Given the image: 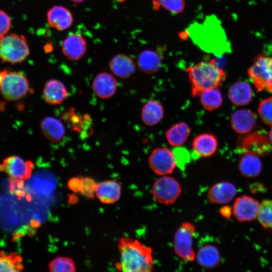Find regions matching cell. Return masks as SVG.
I'll list each match as a JSON object with an SVG mask.
<instances>
[{"label":"cell","instance_id":"6da1fadb","mask_svg":"<svg viewBox=\"0 0 272 272\" xmlns=\"http://www.w3.org/2000/svg\"><path fill=\"white\" fill-rule=\"evenodd\" d=\"M120 257L116 267L126 272H151L154 269V258L151 247L128 237L118 240Z\"/></svg>","mask_w":272,"mask_h":272},{"label":"cell","instance_id":"7a4b0ae2","mask_svg":"<svg viewBox=\"0 0 272 272\" xmlns=\"http://www.w3.org/2000/svg\"><path fill=\"white\" fill-rule=\"evenodd\" d=\"M187 34L205 51L220 55L227 50L224 30L214 16H207L201 23L191 24L187 29Z\"/></svg>","mask_w":272,"mask_h":272},{"label":"cell","instance_id":"3957f363","mask_svg":"<svg viewBox=\"0 0 272 272\" xmlns=\"http://www.w3.org/2000/svg\"><path fill=\"white\" fill-rule=\"evenodd\" d=\"M191 85V95L198 97L204 90L219 89L226 79L224 71L215 61H200L186 70Z\"/></svg>","mask_w":272,"mask_h":272},{"label":"cell","instance_id":"277c9868","mask_svg":"<svg viewBox=\"0 0 272 272\" xmlns=\"http://www.w3.org/2000/svg\"><path fill=\"white\" fill-rule=\"evenodd\" d=\"M30 50L25 37L22 35L11 34L0 38V60L10 63L24 61Z\"/></svg>","mask_w":272,"mask_h":272},{"label":"cell","instance_id":"5b68a950","mask_svg":"<svg viewBox=\"0 0 272 272\" xmlns=\"http://www.w3.org/2000/svg\"><path fill=\"white\" fill-rule=\"evenodd\" d=\"M247 73L258 92L265 90L272 93V56L258 54Z\"/></svg>","mask_w":272,"mask_h":272},{"label":"cell","instance_id":"8992f818","mask_svg":"<svg viewBox=\"0 0 272 272\" xmlns=\"http://www.w3.org/2000/svg\"><path fill=\"white\" fill-rule=\"evenodd\" d=\"M27 78L18 72L3 70L0 82V93L8 101H16L24 97L29 90Z\"/></svg>","mask_w":272,"mask_h":272},{"label":"cell","instance_id":"52a82bcc","mask_svg":"<svg viewBox=\"0 0 272 272\" xmlns=\"http://www.w3.org/2000/svg\"><path fill=\"white\" fill-rule=\"evenodd\" d=\"M236 150L240 154H251L259 156L267 155L272 151V146L265 132L255 130L239 137Z\"/></svg>","mask_w":272,"mask_h":272},{"label":"cell","instance_id":"ba28073f","mask_svg":"<svg viewBox=\"0 0 272 272\" xmlns=\"http://www.w3.org/2000/svg\"><path fill=\"white\" fill-rule=\"evenodd\" d=\"M196 228L193 224L184 222L177 229L174 237V250L175 254L184 262L195 260L193 247Z\"/></svg>","mask_w":272,"mask_h":272},{"label":"cell","instance_id":"9c48e42d","mask_svg":"<svg viewBox=\"0 0 272 272\" xmlns=\"http://www.w3.org/2000/svg\"><path fill=\"white\" fill-rule=\"evenodd\" d=\"M181 192L182 188L179 182L168 175L160 176L152 186V194L155 199L166 206L175 202Z\"/></svg>","mask_w":272,"mask_h":272},{"label":"cell","instance_id":"30bf717a","mask_svg":"<svg viewBox=\"0 0 272 272\" xmlns=\"http://www.w3.org/2000/svg\"><path fill=\"white\" fill-rule=\"evenodd\" d=\"M152 171L159 176L171 174L177 166L173 151L166 147H158L153 150L148 159Z\"/></svg>","mask_w":272,"mask_h":272},{"label":"cell","instance_id":"8fae6325","mask_svg":"<svg viewBox=\"0 0 272 272\" xmlns=\"http://www.w3.org/2000/svg\"><path fill=\"white\" fill-rule=\"evenodd\" d=\"M34 167L32 161L13 155L5 158L0 164V172H5L13 179L26 180L30 177Z\"/></svg>","mask_w":272,"mask_h":272},{"label":"cell","instance_id":"7c38bea8","mask_svg":"<svg viewBox=\"0 0 272 272\" xmlns=\"http://www.w3.org/2000/svg\"><path fill=\"white\" fill-rule=\"evenodd\" d=\"M260 203L253 197L243 195L237 197L232 208V214L240 222H250L257 217Z\"/></svg>","mask_w":272,"mask_h":272},{"label":"cell","instance_id":"4fadbf2b","mask_svg":"<svg viewBox=\"0 0 272 272\" xmlns=\"http://www.w3.org/2000/svg\"><path fill=\"white\" fill-rule=\"evenodd\" d=\"M194 158H207L213 155L217 151L218 142L216 137L211 133L204 132L195 137L191 143Z\"/></svg>","mask_w":272,"mask_h":272},{"label":"cell","instance_id":"5bb4252c","mask_svg":"<svg viewBox=\"0 0 272 272\" xmlns=\"http://www.w3.org/2000/svg\"><path fill=\"white\" fill-rule=\"evenodd\" d=\"M87 42L80 34L72 33L69 34L63 40L61 50L64 55L69 60L77 61L85 54Z\"/></svg>","mask_w":272,"mask_h":272},{"label":"cell","instance_id":"9a60e30c","mask_svg":"<svg viewBox=\"0 0 272 272\" xmlns=\"http://www.w3.org/2000/svg\"><path fill=\"white\" fill-rule=\"evenodd\" d=\"M92 88L95 94L99 98L109 99L114 96L116 92L117 81L111 74L106 72H101L94 79Z\"/></svg>","mask_w":272,"mask_h":272},{"label":"cell","instance_id":"2e32d148","mask_svg":"<svg viewBox=\"0 0 272 272\" xmlns=\"http://www.w3.org/2000/svg\"><path fill=\"white\" fill-rule=\"evenodd\" d=\"M47 21L50 27L58 31L70 28L73 23V16L66 8L59 5L54 6L47 12Z\"/></svg>","mask_w":272,"mask_h":272},{"label":"cell","instance_id":"e0dca14e","mask_svg":"<svg viewBox=\"0 0 272 272\" xmlns=\"http://www.w3.org/2000/svg\"><path fill=\"white\" fill-rule=\"evenodd\" d=\"M236 191L234 184L229 182L222 181L213 184L209 188L208 197L212 203L225 204L234 198Z\"/></svg>","mask_w":272,"mask_h":272},{"label":"cell","instance_id":"ac0fdd59","mask_svg":"<svg viewBox=\"0 0 272 272\" xmlns=\"http://www.w3.org/2000/svg\"><path fill=\"white\" fill-rule=\"evenodd\" d=\"M43 98L50 105L61 104L68 96V91L64 84L57 79L47 81L44 86Z\"/></svg>","mask_w":272,"mask_h":272},{"label":"cell","instance_id":"d6986e66","mask_svg":"<svg viewBox=\"0 0 272 272\" xmlns=\"http://www.w3.org/2000/svg\"><path fill=\"white\" fill-rule=\"evenodd\" d=\"M256 123L255 114L247 109H240L233 113L231 124L233 130L240 134L247 133L253 129Z\"/></svg>","mask_w":272,"mask_h":272},{"label":"cell","instance_id":"ffe728a7","mask_svg":"<svg viewBox=\"0 0 272 272\" xmlns=\"http://www.w3.org/2000/svg\"><path fill=\"white\" fill-rule=\"evenodd\" d=\"M195 260L201 267L212 269L219 266L221 261L220 251L214 244L202 245L195 253Z\"/></svg>","mask_w":272,"mask_h":272},{"label":"cell","instance_id":"44dd1931","mask_svg":"<svg viewBox=\"0 0 272 272\" xmlns=\"http://www.w3.org/2000/svg\"><path fill=\"white\" fill-rule=\"evenodd\" d=\"M63 118L75 131L79 132L83 137L90 135L92 122L89 115H82L70 108L63 115Z\"/></svg>","mask_w":272,"mask_h":272},{"label":"cell","instance_id":"7402d4cb","mask_svg":"<svg viewBox=\"0 0 272 272\" xmlns=\"http://www.w3.org/2000/svg\"><path fill=\"white\" fill-rule=\"evenodd\" d=\"M109 66L111 72L121 79L129 78L135 71L133 60L124 54H118L112 57L109 61Z\"/></svg>","mask_w":272,"mask_h":272},{"label":"cell","instance_id":"603a6c76","mask_svg":"<svg viewBox=\"0 0 272 272\" xmlns=\"http://www.w3.org/2000/svg\"><path fill=\"white\" fill-rule=\"evenodd\" d=\"M40 128L43 134L52 143L59 142L65 133V127L62 122L52 116H46L42 120Z\"/></svg>","mask_w":272,"mask_h":272},{"label":"cell","instance_id":"cb8c5ba5","mask_svg":"<svg viewBox=\"0 0 272 272\" xmlns=\"http://www.w3.org/2000/svg\"><path fill=\"white\" fill-rule=\"evenodd\" d=\"M95 194L102 203H113L120 197L121 186L116 180H105L97 184Z\"/></svg>","mask_w":272,"mask_h":272},{"label":"cell","instance_id":"d4e9b609","mask_svg":"<svg viewBox=\"0 0 272 272\" xmlns=\"http://www.w3.org/2000/svg\"><path fill=\"white\" fill-rule=\"evenodd\" d=\"M164 115V107L156 100L147 101L141 109V119L143 123L149 126H154L160 122Z\"/></svg>","mask_w":272,"mask_h":272},{"label":"cell","instance_id":"484cf974","mask_svg":"<svg viewBox=\"0 0 272 272\" xmlns=\"http://www.w3.org/2000/svg\"><path fill=\"white\" fill-rule=\"evenodd\" d=\"M253 91L250 85L245 82H237L229 88L228 96L235 105L242 106L249 103L252 100Z\"/></svg>","mask_w":272,"mask_h":272},{"label":"cell","instance_id":"4316f807","mask_svg":"<svg viewBox=\"0 0 272 272\" xmlns=\"http://www.w3.org/2000/svg\"><path fill=\"white\" fill-rule=\"evenodd\" d=\"M161 62L160 55L152 50L142 51L137 58L138 68L142 72L147 75L158 72L161 67Z\"/></svg>","mask_w":272,"mask_h":272},{"label":"cell","instance_id":"83f0119b","mask_svg":"<svg viewBox=\"0 0 272 272\" xmlns=\"http://www.w3.org/2000/svg\"><path fill=\"white\" fill-rule=\"evenodd\" d=\"M191 132L189 126L185 122L173 124L166 131L165 137L168 144L173 147H180L188 139Z\"/></svg>","mask_w":272,"mask_h":272},{"label":"cell","instance_id":"f1b7e54d","mask_svg":"<svg viewBox=\"0 0 272 272\" xmlns=\"http://www.w3.org/2000/svg\"><path fill=\"white\" fill-rule=\"evenodd\" d=\"M238 168L242 175L247 178L257 176L262 170V163L258 156L251 154H243Z\"/></svg>","mask_w":272,"mask_h":272},{"label":"cell","instance_id":"f546056e","mask_svg":"<svg viewBox=\"0 0 272 272\" xmlns=\"http://www.w3.org/2000/svg\"><path fill=\"white\" fill-rule=\"evenodd\" d=\"M202 106L207 110L212 111L219 108L223 103V98L218 88L207 89L199 95Z\"/></svg>","mask_w":272,"mask_h":272},{"label":"cell","instance_id":"4dcf8cb0","mask_svg":"<svg viewBox=\"0 0 272 272\" xmlns=\"http://www.w3.org/2000/svg\"><path fill=\"white\" fill-rule=\"evenodd\" d=\"M22 257L14 252L0 251V271L18 272L24 268Z\"/></svg>","mask_w":272,"mask_h":272},{"label":"cell","instance_id":"1f68e13d","mask_svg":"<svg viewBox=\"0 0 272 272\" xmlns=\"http://www.w3.org/2000/svg\"><path fill=\"white\" fill-rule=\"evenodd\" d=\"M257 218L263 228L272 231V199H264L261 202Z\"/></svg>","mask_w":272,"mask_h":272},{"label":"cell","instance_id":"d6a6232c","mask_svg":"<svg viewBox=\"0 0 272 272\" xmlns=\"http://www.w3.org/2000/svg\"><path fill=\"white\" fill-rule=\"evenodd\" d=\"M49 269L52 272H72L76 271L75 262L68 257H57L48 264Z\"/></svg>","mask_w":272,"mask_h":272},{"label":"cell","instance_id":"836d02e7","mask_svg":"<svg viewBox=\"0 0 272 272\" xmlns=\"http://www.w3.org/2000/svg\"><path fill=\"white\" fill-rule=\"evenodd\" d=\"M156 10L162 7L173 14L181 13L185 6L184 0H153Z\"/></svg>","mask_w":272,"mask_h":272},{"label":"cell","instance_id":"e575fe53","mask_svg":"<svg viewBox=\"0 0 272 272\" xmlns=\"http://www.w3.org/2000/svg\"><path fill=\"white\" fill-rule=\"evenodd\" d=\"M258 112L261 120L266 124L272 126V97L260 102Z\"/></svg>","mask_w":272,"mask_h":272},{"label":"cell","instance_id":"d590c367","mask_svg":"<svg viewBox=\"0 0 272 272\" xmlns=\"http://www.w3.org/2000/svg\"><path fill=\"white\" fill-rule=\"evenodd\" d=\"M97 183L89 177H82V182L80 192L89 198H94Z\"/></svg>","mask_w":272,"mask_h":272},{"label":"cell","instance_id":"8d00e7d4","mask_svg":"<svg viewBox=\"0 0 272 272\" xmlns=\"http://www.w3.org/2000/svg\"><path fill=\"white\" fill-rule=\"evenodd\" d=\"M173 151L175 156L177 165L181 168L189 161L191 156L186 149L179 147H176Z\"/></svg>","mask_w":272,"mask_h":272},{"label":"cell","instance_id":"74e56055","mask_svg":"<svg viewBox=\"0 0 272 272\" xmlns=\"http://www.w3.org/2000/svg\"><path fill=\"white\" fill-rule=\"evenodd\" d=\"M11 25V20L9 15L0 10V38L7 35Z\"/></svg>","mask_w":272,"mask_h":272},{"label":"cell","instance_id":"f35d334b","mask_svg":"<svg viewBox=\"0 0 272 272\" xmlns=\"http://www.w3.org/2000/svg\"><path fill=\"white\" fill-rule=\"evenodd\" d=\"M82 182V177L71 178L67 182V187L74 192H80Z\"/></svg>","mask_w":272,"mask_h":272},{"label":"cell","instance_id":"ab89813d","mask_svg":"<svg viewBox=\"0 0 272 272\" xmlns=\"http://www.w3.org/2000/svg\"><path fill=\"white\" fill-rule=\"evenodd\" d=\"M220 213L223 217L229 219L232 213V209L229 206H225L220 209Z\"/></svg>","mask_w":272,"mask_h":272},{"label":"cell","instance_id":"60d3db41","mask_svg":"<svg viewBox=\"0 0 272 272\" xmlns=\"http://www.w3.org/2000/svg\"><path fill=\"white\" fill-rule=\"evenodd\" d=\"M268 139L272 144V127L269 132Z\"/></svg>","mask_w":272,"mask_h":272},{"label":"cell","instance_id":"b9f144b4","mask_svg":"<svg viewBox=\"0 0 272 272\" xmlns=\"http://www.w3.org/2000/svg\"><path fill=\"white\" fill-rule=\"evenodd\" d=\"M74 3H81L84 2L85 0H69Z\"/></svg>","mask_w":272,"mask_h":272}]
</instances>
